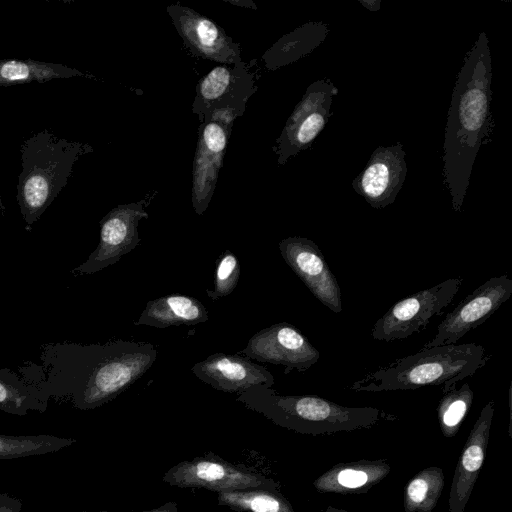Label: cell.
Wrapping results in <instances>:
<instances>
[{
  "label": "cell",
  "mask_w": 512,
  "mask_h": 512,
  "mask_svg": "<svg viewBox=\"0 0 512 512\" xmlns=\"http://www.w3.org/2000/svg\"><path fill=\"white\" fill-rule=\"evenodd\" d=\"M156 358L157 350L150 343H46L40 347V364L25 362L18 373L49 399L91 410L130 388Z\"/></svg>",
  "instance_id": "1"
},
{
  "label": "cell",
  "mask_w": 512,
  "mask_h": 512,
  "mask_svg": "<svg viewBox=\"0 0 512 512\" xmlns=\"http://www.w3.org/2000/svg\"><path fill=\"white\" fill-rule=\"evenodd\" d=\"M491 79L489 42L481 32L458 73L447 116L443 170L455 212L462 208L476 155L493 128Z\"/></svg>",
  "instance_id": "2"
},
{
  "label": "cell",
  "mask_w": 512,
  "mask_h": 512,
  "mask_svg": "<svg viewBox=\"0 0 512 512\" xmlns=\"http://www.w3.org/2000/svg\"><path fill=\"white\" fill-rule=\"evenodd\" d=\"M490 358L484 347L476 343L423 348L365 374L349 389L381 392L443 385L444 393L474 375Z\"/></svg>",
  "instance_id": "3"
},
{
  "label": "cell",
  "mask_w": 512,
  "mask_h": 512,
  "mask_svg": "<svg viewBox=\"0 0 512 512\" xmlns=\"http://www.w3.org/2000/svg\"><path fill=\"white\" fill-rule=\"evenodd\" d=\"M91 150L43 130L21 146L22 171L17 184V202L26 228L42 216L71 177L79 157Z\"/></svg>",
  "instance_id": "4"
},
{
  "label": "cell",
  "mask_w": 512,
  "mask_h": 512,
  "mask_svg": "<svg viewBox=\"0 0 512 512\" xmlns=\"http://www.w3.org/2000/svg\"><path fill=\"white\" fill-rule=\"evenodd\" d=\"M237 400L281 427L308 434L370 427L387 416L376 408L345 407L314 395H279L263 385L239 393Z\"/></svg>",
  "instance_id": "5"
},
{
  "label": "cell",
  "mask_w": 512,
  "mask_h": 512,
  "mask_svg": "<svg viewBox=\"0 0 512 512\" xmlns=\"http://www.w3.org/2000/svg\"><path fill=\"white\" fill-rule=\"evenodd\" d=\"M162 480L178 488H200L217 493L252 488H279L277 481L258 470L231 463L212 452L177 463L163 475Z\"/></svg>",
  "instance_id": "6"
},
{
  "label": "cell",
  "mask_w": 512,
  "mask_h": 512,
  "mask_svg": "<svg viewBox=\"0 0 512 512\" xmlns=\"http://www.w3.org/2000/svg\"><path fill=\"white\" fill-rule=\"evenodd\" d=\"M462 284V277L449 278L399 300L375 322L373 339L391 342L421 332L433 317L443 313Z\"/></svg>",
  "instance_id": "7"
},
{
  "label": "cell",
  "mask_w": 512,
  "mask_h": 512,
  "mask_svg": "<svg viewBox=\"0 0 512 512\" xmlns=\"http://www.w3.org/2000/svg\"><path fill=\"white\" fill-rule=\"evenodd\" d=\"M511 295L512 279L508 275L489 278L445 316L435 336L423 348L456 344L488 320Z\"/></svg>",
  "instance_id": "8"
},
{
  "label": "cell",
  "mask_w": 512,
  "mask_h": 512,
  "mask_svg": "<svg viewBox=\"0 0 512 512\" xmlns=\"http://www.w3.org/2000/svg\"><path fill=\"white\" fill-rule=\"evenodd\" d=\"M338 88L330 79L313 82L293 113L278 139L279 163L311 145L331 116L330 108Z\"/></svg>",
  "instance_id": "9"
},
{
  "label": "cell",
  "mask_w": 512,
  "mask_h": 512,
  "mask_svg": "<svg viewBox=\"0 0 512 512\" xmlns=\"http://www.w3.org/2000/svg\"><path fill=\"white\" fill-rule=\"evenodd\" d=\"M148 218L142 204L119 205L100 221V240L87 260L71 272L75 275L93 274L118 262L141 242L138 223Z\"/></svg>",
  "instance_id": "10"
},
{
  "label": "cell",
  "mask_w": 512,
  "mask_h": 512,
  "mask_svg": "<svg viewBox=\"0 0 512 512\" xmlns=\"http://www.w3.org/2000/svg\"><path fill=\"white\" fill-rule=\"evenodd\" d=\"M241 353L262 363L282 365L286 374L293 369L305 372L320 358V352L301 331L287 322L258 331Z\"/></svg>",
  "instance_id": "11"
},
{
  "label": "cell",
  "mask_w": 512,
  "mask_h": 512,
  "mask_svg": "<svg viewBox=\"0 0 512 512\" xmlns=\"http://www.w3.org/2000/svg\"><path fill=\"white\" fill-rule=\"evenodd\" d=\"M279 250L313 296L332 312L340 313L341 290L317 244L305 237L291 236L280 241Z\"/></svg>",
  "instance_id": "12"
},
{
  "label": "cell",
  "mask_w": 512,
  "mask_h": 512,
  "mask_svg": "<svg viewBox=\"0 0 512 512\" xmlns=\"http://www.w3.org/2000/svg\"><path fill=\"white\" fill-rule=\"evenodd\" d=\"M201 128L194 160L192 201L199 215L206 210L212 197L222 158L228 141V128L235 116L227 111L208 115Z\"/></svg>",
  "instance_id": "13"
},
{
  "label": "cell",
  "mask_w": 512,
  "mask_h": 512,
  "mask_svg": "<svg viewBox=\"0 0 512 512\" xmlns=\"http://www.w3.org/2000/svg\"><path fill=\"white\" fill-rule=\"evenodd\" d=\"M403 145L379 146L374 150L364 170L352 186L375 209L385 208L395 201L407 174Z\"/></svg>",
  "instance_id": "14"
},
{
  "label": "cell",
  "mask_w": 512,
  "mask_h": 512,
  "mask_svg": "<svg viewBox=\"0 0 512 512\" xmlns=\"http://www.w3.org/2000/svg\"><path fill=\"white\" fill-rule=\"evenodd\" d=\"M191 372L214 389L229 393H242L260 385L271 387L275 383L265 367L247 357L224 353H215L197 362Z\"/></svg>",
  "instance_id": "15"
},
{
  "label": "cell",
  "mask_w": 512,
  "mask_h": 512,
  "mask_svg": "<svg viewBox=\"0 0 512 512\" xmlns=\"http://www.w3.org/2000/svg\"><path fill=\"white\" fill-rule=\"evenodd\" d=\"M168 12L179 34L198 55L223 64L240 62L238 45L212 20L182 6H169Z\"/></svg>",
  "instance_id": "16"
},
{
  "label": "cell",
  "mask_w": 512,
  "mask_h": 512,
  "mask_svg": "<svg viewBox=\"0 0 512 512\" xmlns=\"http://www.w3.org/2000/svg\"><path fill=\"white\" fill-rule=\"evenodd\" d=\"M208 320V312L202 303L191 296L172 294L147 302L146 307L134 322L156 328L195 325Z\"/></svg>",
  "instance_id": "17"
},
{
  "label": "cell",
  "mask_w": 512,
  "mask_h": 512,
  "mask_svg": "<svg viewBox=\"0 0 512 512\" xmlns=\"http://www.w3.org/2000/svg\"><path fill=\"white\" fill-rule=\"evenodd\" d=\"M245 77L244 65L241 62L237 63L234 70L225 65L212 69L198 85L194 112L206 115L213 110L230 108L228 96L231 99L236 97V86L249 81Z\"/></svg>",
  "instance_id": "18"
},
{
  "label": "cell",
  "mask_w": 512,
  "mask_h": 512,
  "mask_svg": "<svg viewBox=\"0 0 512 512\" xmlns=\"http://www.w3.org/2000/svg\"><path fill=\"white\" fill-rule=\"evenodd\" d=\"M49 400L18 372L0 369V410L18 416L27 415L30 411L43 413Z\"/></svg>",
  "instance_id": "19"
},
{
  "label": "cell",
  "mask_w": 512,
  "mask_h": 512,
  "mask_svg": "<svg viewBox=\"0 0 512 512\" xmlns=\"http://www.w3.org/2000/svg\"><path fill=\"white\" fill-rule=\"evenodd\" d=\"M84 74L63 64L46 63L35 60H0V86H10L30 82H47L53 79L72 78Z\"/></svg>",
  "instance_id": "20"
},
{
  "label": "cell",
  "mask_w": 512,
  "mask_h": 512,
  "mask_svg": "<svg viewBox=\"0 0 512 512\" xmlns=\"http://www.w3.org/2000/svg\"><path fill=\"white\" fill-rule=\"evenodd\" d=\"M218 504L239 512H294L278 489L252 488L217 495Z\"/></svg>",
  "instance_id": "21"
},
{
  "label": "cell",
  "mask_w": 512,
  "mask_h": 512,
  "mask_svg": "<svg viewBox=\"0 0 512 512\" xmlns=\"http://www.w3.org/2000/svg\"><path fill=\"white\" fill-rule=\"evenodd\" d=\"M76 442L72 438L54 435L12 436L0 434V459H15L44 455L67 448Z\"/></svg>",
  "instance_id": "22"
},
{
  "label": "cell",
  "mask_w": 512,
  "mask_h": 512,
  "mask_svg": "<svg viewBox=\"0 0 512 512\" xmlns=\"http://www.w3.org/2000/svg\"><path fill=\"white\" fill-rule=\"evenodd\" d=\"M329 27L322 22L307 23L278 43L279 63L293 61L319 46L327 37Z\"/></svg>",
  "instance_id": "23"
},
{
  "label": "cell",
  "mask_w": 512,
  "mask_h": 512,
  "mask_svg": "<svg viewBox=\"0 0 512 512\" xmlns=\"http://www.w3.org/2000/svg\"><path fill=\"white\" fill-rule=\"evenodd\" d=\"M473 400V391L468 383L443 393L438 412L446 431L455 429L465 417Z\"/></svg>",
  "instance_id": "24"
},
{
  "label": "cell",
  "mask_w": 512,
  "mask_h": 512,
  "mask_svg": "<svg viewBox=\"0 0 512 512\" xmlns=\"http://www.w3.org/2000/svg\"><path fill=\"white\" fill-rule=\"evenodd\" d=\"M239 276V260L230 250H226L217 261L214 288L207 289V295L212 300H217L231 294L237 286Z\"/></svg>",
  "instance_id": "25"
},
{
  "label": "cell",
  "mask_w": 512,
  "mask_h": 512,
  "mask_svg": "<svg viewBox=\"0 0 512 512\" xmlns=\"http://www.w3.org/2000/svg\"><path fill=\"white\" fill-rule=\"evenodd\" d=\"M429 484L423 477L415 478L407 487V496L412 504H422L426 501Z\"/></svg>",
  "instance_id": "26"
},
{
  "label": "cell",
  "mask_w": 512,
  "mask_h": 512,
  "mask_svg": "<svg viewBox=\"0 0 512 512\" xmlns=\"http://www.w3.org/2000/svg\"><path fill=\"white\" fill-rule=\"evenodd\" d=\"M337 480L344 487L357 488L367 482L368 476L364 471L344 469L338 474Z\"/></svg>",
  "instance_id": "27"
},
{
  "label": "cell",
  "mask_w": 512,
  "mask_h": 512,
  "mask_svg": "<svg viewBox=\"0 0 512 512\" xmlns=\"http://www.w3.org/2000/svg\"><path fill=\"white\" fill-rule=\"evenodd\" d=\"M21 508L20 499L7 493H0V512H20Z\"/></svg>",
  "instance_id": "28"
},
{
  "label": "cell",
  "mask_w": 512,
  "mask_h": 512,
  "mask_svg": "<svg viewBox=\"0 0 512 512\" xmlns=\"http://www.w3.org/2000/svg\"><path fill=\"white\" fill-rule=\"evenodd\" d=\"M129 512H135V511H129ZM140 512H179L178 506L176 502H167L165 504L160 505L159 507L150 509V510H144Z\"/></svg>",
  "instance_id": "29"
},
{
  "label": "cell",
  "mask_w": 512,
  "mask_h": 512,
  "mask_svg": "<svg viewBox=\"0 0 512 512\" xmlns=\"http://www.w3.org/2000/svg\"><path fill=\"white\" fill-rule=\"evenodd\" d=\"M359 2L370 11H378L380 9V0H360Z\"/></svg>",
  "instance_id": "30"
},
{
  "label": "cell",
  "mask_w": 512,
  "mask_h": 512,
  "mask_svg": "<svg viewBox=\"0 0 512 512\" xmlns=\"http://www.w3.org/2000/svg\"><path fill=\"white\" fill-rule=\"evenodd\" d=\"M0 209H1L2 211H4V210H5V207H4L3 202H2L1 195H0Z\"/></svg>",
  "instance_id": "31"
},
{
  "label": "cell",
  "mask_w": 512,
  "mask_h": 512,
  "mask_svg": "<svg viewBox=\"0 0 512 512\" xmlns=\"http://www.w3.org/2000/svg\"><path fill=\"white\" fill-rule=\"evenodd\" d=\"M98 512H107V511H98Z\"/></svg>",
  "instance_id": "32"
}]
</instances>
